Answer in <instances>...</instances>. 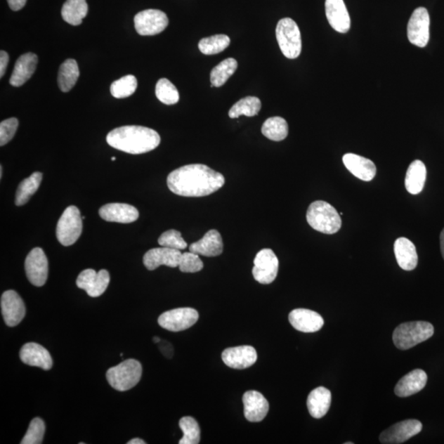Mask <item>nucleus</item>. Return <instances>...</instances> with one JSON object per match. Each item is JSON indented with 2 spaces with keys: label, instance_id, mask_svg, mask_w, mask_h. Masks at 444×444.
<instances>
[{
  "label": "nucleus",
  "instance_id": "nucleus-1",
  "mask_svg": "<svg viewBox=\"0 0 444 444\" xmlns=\"http://www.w3.org/2000/svg\"><path fill=\"white\" fill-rule=\"evenodd\" d=\"M221 173L202 164H192L176 169L167 177V186L174 194L183 197H204L224 185Z\"/></svg>",
  "mask_w": 444,
  "mask_h": 444
},
{
  "label": "nucleus",
  "instance_id": "nucleus-2",
  "mask_svg": "<svg viewBox=\"0 0 444 444\" xmlns=\"http://www.w3.org/2000/svg\"><path fill=\"white\" fill-rule=\"evenodd\" d=\"M110 147L133 155L151 152L161 143L160 135L152 129L123 126L115 129L106 137Z\"/></svg>",
  "mask_w": 444,
  "mask_h": 444
},
{
  "label": "nucleus",
  "instance_id": "nucleus-3",
  "mask_svg": "<svg viewBox=\"0 0 444 444\" xmlns=\"http://www.w3.org/2000/svg\"><path fill=\"white\" fill-rule=\"evenodd\" d=\"M306 218L313 229L327 235L335 234L341 228L340 214L328 202L315 201L308 207Z\"/></svg>",
  "mask_w": 444,
  "mask_h": 444
},
{
  "label": "nucleus",
  "instance_id": "nucleus-4",
  "mask_svg": "<svg viewBox=\"0 0 444 444\" xmlns=\"http://www.w3.org/2000/svg\"><path fill=\"white\" fill-rule=\"evenodd\" d=\"M433 332V326L428 322H404L394 330L393 340L398 349L405 351L431 339Z\"/></svg>",
  "mask_w": 444,
  "mask_h": 444
},
{
  "label": "nucleus",
  "instance_id": "nucleus-5",
  "mask_svg": "<svg viewBox=\"0 0 444 444\" xmlns=\"http://www.w3.org/2000/svg\"><path fill=\"white\" fill-rule=\"evenodd\" d=\"M143 367L136 360H124L122 364L112 367L106 373V379L111 387L124 392L136 386L142 378Z\"/></svg>",
  "mask_w": 444,
  "mask_h": 444
},
{
  "label": "nucleus",
  "instance_id": "nucleus-6",
  "mask_svg": "<svg viewBox=\"0 0 444 444\" xmlns=\"http://www.w3.org/2000/svg\"><path fill=\"white\" fill-rule=\"evenodd\" d=\"M277 40L282 54L288 59H296L302 49L301 34L296 22L289 18H282L278 23Z\"/></svg>",
  "mask_w": 444,
  "mask_h": 444
},
{
  "label": "nucleus",
  "instance_id": "nucleus-7",
  "mask_svg": "<svg viewBox=\"0 0 444 444\" xmlns=\"http://www.w3.org/2000/svg\"><path fill=\"white\" fill-rule=\"evenodd\" d=\"M83 231V218L80 211L75 206L67 207L62 214L56 228V236L64 246L74 244Z\"/></svg>",
  "mask_w": 444,
  "mask_h": 444
},
{
  "label": "nucleus",
  "instance_id": "nucleus-8",
  "mask_svg": "<svg viewBox=\"0 0 444 444\" xmlns=\"http://www.w3.org/2000/svg\"><path fill=\"white\" fill-rule=\"evenodd\" d=\"M199 318V313L195 308H178L163 313L158 318V323L164 329L181 332L194 326Z\"/></svg>",
  "mask_w": 444,
  "mask_h": 444
},
{
  "label": "nucleus",
  "instance_id": "nucleus-9",
  "mask_svg": "<svg viewBox=\"0 0 444 444\" xmlns=\"http://www.w3.org/2000/svg\"><path fill=\"white\" fill-rule=\"evenodd\" d=\"M166 14L158 9H147L134 17V27L141 36H155L167 27Z\"/></svg>",
  "mask_w": 444,
  "mask_h": 444
},
{
  "label": "nucleus",
  "instance_id": "nucleus-10",
  "mask_svg": "<svg viewBox=\"0 0 444 444\" xmlns=\"http://www.w3.org/2000/svg\"><path fill=\"white\" fill-rule=\"evenodd\" d=\"M253 276L259 283L271 284L277 278L279 261L276 254L270 249H263L254 260Z\"/></svg>",
  "mask_w": 444,
  "mask_h": 444
},
{
  "label": "nucleus",
  "instance_id": "nucleus-11",
  "mask_svg": "<svg viewBox=\"0 0 444 444\" xmlns=\"http://www.w3.org/2000/svg\"><path fill=\"white\" fill-rule=\"evenodd\" d=\"M429 19L426 8H418L412 13L407 26V37L412 45L424 48L429 40Z\"/></svg>",
  "mask_w": 444,
  "mask_h": 444
},
{
  "label": "nucleus",
  "instance_id": "nucleus-12",
  "mask_svg": "<svg viewBox=\"0 0 444 444\" xmlns=\"http://www.w3.org/2000/svg\"><path fill=\"white\" fill-rule=\"evenodd\" d=\"M27 279L34 286H44L47 281L49 265L46 255L41 248H34L25 260Z\"/></svg>",
  "mask_w": 444,
  "mask_h": 444
},
{
  "label": "nucleus",
  "instance_id": "nucleus-13",
  "mask_svg": "<svg viewBox=\"0 0 444 444\" xmlns=\"http://www.w3.org/2000/svg\"><path fill=\"white\" fill-rule=\"evenodd\" d=\"M422 431V424L417 419H405L386 429L380 434L379 440L384 444H400L416 436Z\"/></svg>",
  "mask_w": 444,
  "mask_h": 444
},
{
  "label": "nucleus",
  "instance_id": "nucleus-14",
  "mask_svg": "<svg viewBox=\"0 0 444 444\" xmlns=\"http://www.w3.org/2000/svg\"><path fill=\"white\" fill-rule=\"evenodd\" d=\"M110 281V274L106 270L96 273L93 269H86L77 279V286L84 289L91 297H99L107 289Z\"/></svg>",
  "mask_w": 444,
  "mask_h": 444
},
{
  "label": "nucleus",
  "instance_id": "nucleus-15",
  "mask_svg": "<svg viewBox=\"0 0 444 444\" xmlns=\"http://www.w3.org/2000/svg\"><path fill=\"white\" fill-rule=\"evenodd\" d=\"M1 311L4 322L8 327H16L26 315L22 299L14 291H7L1 296Z\"/></svg>",
  "mask_w": 444,
  "mask_h": 444
},
{
  "label": "nucleus",
  "instance_id": "nucleus-16",
  "mask_svg": "<svg viewBox=\"0 0 444 444\" xmlns=\"http://www.w3.org/2000/svg\"><path fill=\"white\" fill-rule=\"evenodd\" d=\"M221 358L230 368L244 370L255 364L258 355L253 346H240L226 349Z\"/></svg>",
  "mask_w": 444,
  "mask_h": 444
},
{
  "label": "nucleus",
  "instance_id": "nucleus-17",
  "mask_svg": "<svg viewBox=\"0 0 444 444\" xmlns=\"http://www.w3.org/2000/svg\"><path fill=\"white\" fill-rule=\"evenodd\" d=\"M181 255V250L161 246L160 248L152 249L145 254L143 264L150 271H153L162 265L173 268H177L180 263Z\"/></svg>",
  "mask_w": 444,
  "mask_h": 444
},
{
  "label": "nucleus",
  "instance_id": "nucleus-18",
  "mask_svg": "<svg viewBox=\"0 0 444 444\" xmlns=\"http://www.w3.org/2000/svg\"><path fill=\"white\" fill-rule=\"evenodd\" d=\"M244 417L248 422H260L269 411L268 400L257 391H248L243 396Z\"/></svg>",
  "mask_w": 444,
  "mask_h": 444
},
{
  "label": "nucleus",
  "instance_id": "nucleus-19",
  "mask_svg": "<svg viewBox=\"0 0 444 444\" xmlns=\"http://www.w3.org/2000/svg\"><path fill=\"white\" fill-rule=\"evenodd\" d=\"M289 321L294 329L306 333L320 331L325 325L320 313L306 308L292 311L289 313Z\"/></svg>",
  "mask_w": 444,
  "mask_h": 444
},
{
  "label": "nucleus",
  "instance_id": "nucleus-20",
  "mask_svg": "<svg viewBox=\"0 0 444 444\" xmlns=\"http://www.w3.org/2000/svg\"><path fill=\"white\" fill-rule=\"evenodd\" d=\"M325 11L327 21L335 31L349 32L351 18L344 0H326Z\"/></svg>",
  "mask_w": 444,
  "mask_h": 444
},
{
  "label": "nucleus",
  "instance_id": "nucleus-21",
  "mask_svg": "<svg viewBox=\"0 0 444 444\" xmlns=\"http://www.w3.org/2000/svg\"><path fill=\"white\" fill-rule=\"evenodd\" d=\"M99 215L103 220L117 223H132L138 219L136 207L126 204H109L100 207Z\"/></svg>",
  "mask_w": 444,
  "mask_h": 444
},
{
  "label": "nucleus",
  "instance_id": "nucleus-22",
  "mask_svg": "<svg viewBox=\"0 0 444 444\" xmlns=\"http://www.w3.org/2000/svg\"><path fill=\"white\" fill-rule=\"evenodd\" d=\"M20 358L27 365L39 367L45 370L52 368L53 360L50 352L35 342H29L22 347Z\"/></svg>",
  "mask_w": 444,
  "mask_h": 444
},
{
  "label": "nucleus",
  "instance_id": "nucleus-23",
  "mask_svg": "<svg viewBox=\"0 0 444 444\" xmlns=\"http://www.w3.org/2000/svg\"><path fill=\"white\" fill-rule=\"evenodd\" d=\"M344 165L352 175L364 181H371L376 175L374 163L363 157L353 153H347L342 158Z\"/></svg>",
  "mask_w": 444,
  "mask_h": 444
},
{
  "label": "nucleus",
  "instance_id": "nucleus-24",
  "mask_svg": "<svg viewBox=\"0 0 444 444\" xmlns=\"http://www.w3.org/2000/svg\"><path fill=\"white\" fill-rule=\"evenodd\" d=\"M427 374L422 370H414L407 374L396 385L395 393L400 398H407L416 394L426 387Z\"/></svg>",
  "mask_w": 444,
  "mask_h": 444
},
{
  "label": "nucleus",
  "instance_id": "nucleus-25",
  "mask_svg": "<svg viewBox=\"0 0 444 444\" xmlns=\"http://www.w3.org/2000/svg\"><path fill=\"white\" fill-rule=\"evenodd\" d=\"M190 252L205 256L216 257L223 252V241L216 230H211L200 240L190 246Z\"/></svg>",
  "mask_w": 444,
  "mask_h": 444
},
{
  "label": "nucleus",
  "instance_id": "nucleus-26",
  "mask_svg": "<svg viewBox=\"0 0 444 444\" xmlns=\"http://www.w3.org/2000/svg\"><path fill=\"white\" fill-rule=\"evenodd\" d=\"M38 57L33 53H27L19 57L9 83L13 86H21L32 78L37 70Z\"/></svg>",
  "mask_w": 444,
  "mask_h": 444
},
{
  "label": "nucleus",
  "instance_id": "nucleus-27",
  "mask_svg": "<svg viewBox=\"0 0 444 444\" xmlns=\"http://www.w3.org/2000/svg\"><path fill=\"white\" fill-rule=\"evenodd\" d=\"M396 259L400 268L405 271H412L418 264L416 246L407 238H399L394 244Z\"/></svg>",
  "mask_w": 444,
  "mask_h": 444
},
{
  "label": "nucleus",
  "instance_id": "nucleus-28",
  "mask_svg": "<svg viewBox=\"0 0 444 444\" xmlns=\"http://www.w3.org/2000/svg\"><path fill=\"white\" fill-rule=\"evenodd\" d=\"M332 394L329 390L325 387H318L308 395L307 407L311 417L321 419L325 416L330 408Z\"/></svg>",
  "mask_w": 444,
  "mask_h": 444
},
{
  "label": "nucleus",
  "instance_id": "nucleus-29",
  "mask_svg": "<svg viewBox=\"0 0 444 444\" xmlns=\"http://www.w3.org/2000/svg\"><path fill=\"white\" fill-rule=\"evenodd\" d=\"M426 167L422 161H414L407 169L405 176V189L413 195L422 192L426 181Z\"/></svg>",
  "mask_w": 444,
  "mask_h": 444
},
{
  "label": "nucleus",
  "instance_id": "nucleus-30",
  "mask_svg": "<svg viewBox=\"0 0 444 444\" xmlns=\"http://www.w3.org/2000/svg\"><path fill=\"white\" fill-rule=\"evenodd\" d=\"M89 12L86 0H67L63 6L61 14L64 20L72 26H79Z\"/></svg>",
  "mask_w": 444,
  "mask_h": 444
},
{
  "label": "nucleus",
  "instance_id": "nucleus-31",
  "mask_svg": "<svg viewBox=\"0 0 444 444\" xmlns=\"http://www.w3.org/2000/svg\"><path fill=\"white\" fill-rule=\"evenodd\" d=\"M79 77L78 63L69 59L61 65L58 74V85L63 93H67L75 86Z\"/></svg>",
  "mask_w": 444,
  "mask_h": 444
},
{
  "label": "nucleus",
  "instance_id": "nucleus-32",
  "mask_svg": "<svg viewBox=\"0 0 444 444\" xmlns=\"http://www.w3.org/2000/svg\"><path fill=\"white\" fill-rule=\"evenodd\" d=\"M43 175L41 172L33 173L19 185L16 192L15 204L25 205L32 196L39 189Z\"/></svg>",
  "mask_w": 444,
  "mask_h": 444
},
{
  "label": "nucleus",
  "instance_id": "nucleus-33",
  "mask_svg": "<svg viewBox=\"0 0 444 444\" xmlns=\"http://www.w3.org/2000/svg\"><path fill=\"white\" fill-rule=\"evenodd\" d=\"M238 63L233 58H229L220 63L211 72V86L220 88L235 74L237 70Z\"/></svg>",
  "mask_w": 444,
  "mask_h": 444
},
{
  "label": "nucleus",
  "instance_id": "nucleus-34",
  "mask_svg": "<svg viewBox=\"0 0 444 444\" xmlns=\"http://www.w3.org/2000/svg\"><path fill=\"white\" fill-rule=\"evenodd\" d=\"M262 103L259 98L255 96H247L236 103L229 111V117L231 119H236L245 115V117H253L259 113L261 110Z\"/></svg>",
  "mask_w": 444,
  "mask_h": 444
},
{
  "label": "nucleus",
  "instance_id": "nucleus-35",
  "mask_svg": "<svg viewBox=\"0 0 444 444\" xmlns=\"http://www.w3.org/2000/svg\"><path fill=\"white\" fill-rule=\"evenodd\" d=\"M262 133L272 141H282L288 135L287 120L278 117L268 119L263 125Z\"/></svg>",
  "mask_w": 444,
  "mask_h": 444
},
{
  "label": "nucleus",
  "instance_id": "nucleus-36",
  "mask_svg": "<svg viewBox=\"0 0 444 444\" xmlns=\"http://www.w3.org/2000/svg\"><path fill=\"white\" fill-rule=\"evenodd\" d=\"M230 39L226 35H215L202 38L199 43V49L202 54L212 56L219 54L230 46Z\"/></svg>",
  "mask_w": 444,
  "mask_h": 444
},
{
  "label": "nucleus",
  "instance_id": "nucleus-37",
  "mask_svg": "<svg viewBox=\"0 0 444 444\" xmlns=\"http://www.w3.org/2000/svg\"><path fill=\"white\" fill-rule=\"evenodd\" d=\"M137 86L138 81L135 76L126 75L111 84L110 93L115 98H126L135 93Z\"/></svg>",
  "mask_w": 444,
  "mask_h": 444
},
{
  "label": "nucleus",
  "instance_id": "nucleus-38",
  "mask_svg": "<svg viewBox=\"0 0 444 444\" xmlns=\"http://www.w3.org/2000/svg\"><path fill=\"white\" fill-rule=\"evenodd\" d=\"M180 427L183 433V436L178 443L180 444H197L200 442L201 431L200 424L196 419L191 417H185L181 419Z\"/></svg>",
  "mask_w": 444,
  "mask_h": 444
},
{
  "label": "nucleus",
  "instance_id": "nucleus-39",
  "mask_svg": "<svg viewBox=\"0 0 444 444\" xmlns=\"http://www.w3.org/2000/svg\"><path fill=\"white\" fill-rule=\"evenodd\" d=\"M156 96L161 103L168 105H175L180 100L177 89L167 79H162L157 81Z\"/></svg>",
  "mask_w": 444,
  "mask_h": 444
},
{
  "label": "nucleus",
  "instance_id": "nucleus-40",
  "mask_svg": "<svg viewBox=\"0 0 444 444\" xmlns=\"http://www.w3.org/2000/svg\"><path fill=\"white\" fill-rule=\"evenodd\" d=\"M46 431L44 422L41 418L33 419L27 429L22 444H40L43 441Z\"/></svg>",
  "mask_w": 444,
  "mask_h": 444
},
{
  "label": "nucleus",
  "instance_id": "nucleus-41",
  "mask_svg": "<svg viewBox=\"0 0 444 444\" xmlns=\"http://www.w3.org/2000/svg\"><path fill=\"white\" fill-rule=\"evenodd\" d=\"M158 244L162 247H166L173 249L183 250L187 248V243L183 239L180 231L176 230H169L164 233L158 239Z\"/></svg>",
  "mask_w": 444,
  "mask_h": 444
},
{
  "label": "nucleus",
  "instance_id": "nucleus-42",
  "mask_svg": "<svg viewBox=\"0 0 444 444\" xmlns=\"http://www.w3.org/2000/svg\"><path fill=\"white\" fill-rule=\"evenodd\" d=\"M178 268L182 273H195L204 268V263H202L199 254L190 251V252L182 254Z\"/></svg>",
  "mask_w": 444,
  "mask_h": 444
},
{
  "label": "nucleus",
  "instance_id": "nucleus-43",
  "mask_svg": "<svg viewBox=\"0 0 444 444\" xmlns=\"http://www.w3.org/2000/svg\"><path fill=\"white\" fill-rule=\"evenodd\" d=\"M18 127V120L16 118H11L0 124V146L3 147L11 142L15 135Z\"/></svg>",
  "mask_w": 444,
  "mask_h": 444
},
{
  "label": "nucleus",
  "instance_id": "nucleus-44",
  "mask_svg": "<svg viewBox=\"0 0 444 444\" xmlns=\"http://www.w3.org/2000/svg\"><path fill=\"white\" fill-rule=\"evenodd\" d=\"M9 62V56L6 51H0V78H3L6 74L7 67Z\"/></svg>",
  "mask_w": 444,
  "mask_h": 444
},
{
  "label": "nucleus",
  "instance_id": "nucleus-45",
  "mask_svg": "<svg viewBox=\"0 0 444 444\" xmlns=\"http://www.w3.org/2000/svg\"><path fill=\"white\" fill-rule=\"evenodd\" d=\"M13 11H19L26 6L27 0H7Z\"/></svg>",
  "mask_w": 444,
  "mask_h": 444
},
{
  "label": "nucleus",
  "instance_id": "nucleus-46",
  "mask_svg": "<svg viewBox=\"0 0 444 444\" xmlns=\"http://www.w3.org/2000/svg\"><path fill=\"white\" fill-rule=\"evenodd\" d=\"M440 246H441V252L444 259V229L442 231L440 235Z\"/></svg>",
  "mask_w": 444,
  "mask_h": 444
},
{
  "label": "nucleus",
  "instance_id": "nucleus-47",
  "mask_svg": "<svg viewBox=\"0 0 444 444\" xmlns=\"http://www.w3.org/2000/svg\"><path fill=\"white\" fill-rule=\"evenodd\" d=\"M146 443H145L143 439L141 438H133L132 439V440H130L128 442V444H145Z\"/></svg>",
  "mask_w": 444,
  "mask_h": 444
},
{
  "label": "nucleus",
  "instance_id": "nucleus-48",
  "mask_svg": "<svg viewBox=\"0 0 444 444\" xmlns=\"http://www.w3.org/2000/svg\"><path fill=\"white\" fill-rule=\"evenodd\" d=\"M153 341H154V342H155V344H158V342L161 341V339H159V337H154Z\"/></svg>",
  "mask_w": 444,
  "mask_h": 444
},
{
  "label": "nucleus",
  "instance_id": "nucleus-49",
  "mask_svg": "<svg viewBox=\"0 0 444 444\" xmlns=\"http://www.w3.org/2000/svg\"><path fill=\"white\" fill-rule=\"evenodd\" d=\"M3 176V167H0V178H2Z\"/></svg>",
  "mask_w": 444,
  "mask_h": 444
},
{
  "label": "nucleus",
  "instance_id": "nucleus-50",
  "mask_svg": "<svg viewBox=\"0 0 444 444\" xmlns=\"http://www.w3.org/2000/svg\"><path fill=\"white\" fill-rule=\"evenodd\" d=\"M111 160L115 161V160H117V157H112V158H111Z\"/></svg>",
  "mask_w": 444,
  "mask_h": 444
},
{
  "label": "nucleus",
  "instance_id": "nucleus-51",
  "mask_svg": "<svg viewBox=\"0 0 444 444\" xmlns=\"http://www.w3.org/2000/svg\"><path fill=\"white\" fill-rule=\"evenodd\" d=\"M345 444H353V443L346 442V443H345Z\"/></svg>",
  "mask_w": 444,
  "mask_h": 444
}]
</instances>
